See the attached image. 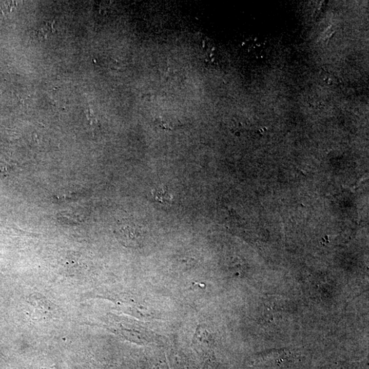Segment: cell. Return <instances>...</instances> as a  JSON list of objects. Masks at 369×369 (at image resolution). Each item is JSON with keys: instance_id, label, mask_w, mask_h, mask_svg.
Masks as SVG:
<instances>
[{"instance_id": "cell-1", "label": "cell", "mask_w": 369, "mask_h": 369, "mask_svg": "<svg viewBox=\"0 0 369 369\" xmlns=\"http://www.w3.org/2000/svg\"><path fill=\"white\" fill-rule=\"evenodd\" d=\"M119 238L130 245H136L143 239L144 231L142 226L131 220L119 222L116 228Z\"/></svg>"}, {"instance_id": "cell-3", "label": "cell", "mask_w": 369, "mask_h": 369, "mask_svg": "<svg viewBox=\"0 0 369 369\" xmlns=\"http://www.w3.org/2000/svg\"><path fill=\"white\" fill-rule=\"evenodd\" d=\"M55 32V29L53 28V24L51 22H45L44 24H41L36 30V36L38 38L43 40V39H47L49 36L53 34Z\"/></svg>"}, {"instance_id": "cell-2", "label": "cell", "mask_w": 369, "mask_h": 369, "mask_svg": "<svg viewBox=\"0 0 369 369\" xmlns=\"http://www.w3.org/2000/svg\"><path fill=\"white\" fill-rule=\"evenodd\" d=\"M154 201L162 205H170L172 203L173 197L165 187H159L151 191Z\"/></svg>"}]
</instances>
